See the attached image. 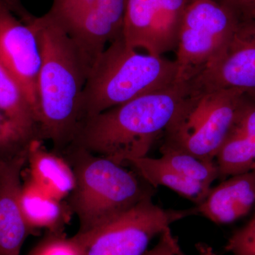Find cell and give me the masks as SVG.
<instances>
[{"label": "cell", "mask_w": 255, "mask_h": 255, "mask_svg": "<svg viewBox=\"0 0 255 255\" xmlns=\"http://www.w3.org/2000/svg\"><path fill=\"white\" fill-rule=\"evenodd\" d=\"M177 75L174 60L140 53L119 37L96 60L89 73L82 94L83 124L137 97L167 90L179 82Z\"/></svg>", "instance_id": "obj_4"}, {"label": "cell", "mask_w": 255, "mask_h": 255, "mask_svg": "<svg viewBox=\"0 0 255 255\" xmlns=\"http://www.w3.org/2000/svg\"><path fill=\"white\" fill-rule=\"evenodd\" d=\"M240 21L215 0H188L179 29L178 82H189L223 50Z\"/></svg>", "instance_id": "obj_7"}, {"label": "cell", "mask_w": 255, "mask_h": 255, "mask_svg": "<svg viewBox=\"0 0 255 255\" xmlns=\"http://www.w3.org/2000/svg\"><path fill=\"white\" fill-rule=\"evenodd\" d=\"M225 250L233 255H255V214L229 238Z\"/></svg>", "instance_id": "obj_21"}, {"label": "cell", "mask_w": 255, "mask_h": 255, "mask_svg": "<svg viewBox=\"0 0 255 255\" xmlns=\"http://www.w3.org/2000/svg\"><path fill=\"white\" fill-rule=\"evenodd\" d=\"M241 21H255V0H218Z\"/></svg>", "instance_id": "obj_24"}, {"label": "cell", "mask_w": 255, "mask_h": 255, "mask_svg": "<svg viewBox=\"0 0 255 255\" xmlns=\"http://www.w3.org/2000/svg\"><path fill=\"white\" fill-rule=\"evenodd\" d=\"M160 158L184 177L199 183L206 188L219 179V172L216 161H205L187 152L160 147Z\"/></svg>", "instance_id": "obj_19"}, {"label": "cell", "mask_w": 255, "mask_h": 255, "mask_svg": "<svg viewBox=\"0 0 255 255\" xmlns=\"http://www.w3.org/2000/svg\"><path fill=\"white\" fill-rule=\"evenodd\" d=\"M246 92L226 90L191 95L180 122L163 135L161 147L187 152L205 161H215L232 130Z\"/></svg>", "instance_id": "obj_6"}, {"label": "cell", "mask_w": 255, "mask_h": 255, "mask_svg": "<svg viewBox=\"0 0 255 255\" xmlns=\"http://www.w3.org/2000/svg\"><path fill=\"white\" fill-rule=\"evenodd\" d=\"M59 154L75 174L68 206L78 217V233L91 231L154 195L155 188L127 166L77 146Z\"/></svg>", "instance_id": "obj_3"}, {"label": "cell", "mask_w": 255, "mask_h": 255, "mask_svg": "<svg viewBox=\"0 0 255 255\" xmlns=\"http://www.w3.org/2000/svg\"><path fill=\"white\" fill-rule=\"evenodd\" d=\"M33 140L0 111V158L23 150Z\"/></svg>", "instance_id": "obj_20"}, {"label": "cell", "mask_w": 255, "mask_h": 255, "mask_svg": "<svg viewBox=\"0 0 255 255\" xmlns=\"http://www.w3.org/2000/svg\"><path fill=\"white\" fill-rule=\"evenodd\" d=\"M187 82L192 95L226 90L255 95V21L240 22L223 50Z\"/></svg>", "instance_id": "obj_10"}, {"label": "cell", "mask_w": 255, "mask_h": 255, "mask_svg": "<svg viewBox=\"0 0 255 255\" xmlns=\"http://www.w3.org/2000/svg\"><path fill=\"white\" fill-rule=\"evenodd\" d=\"M27 163L29 179L50 195L63 201L71 194L75 185L71 166L63 155L46 150L42 140L30 142Z\"/></svg>", "instance_id": "obj_15"}, {"label": "cell", "mask_w": 255, "mask_h": 255, "mask_svg": "<svg viewBox=\"0 0 255 255\" xmlns=\"http://www.w3.org/2000/svg\"><path fill=\"white\" fill-rule=\"evenodd\" d=\"M53 234L37 246L30 255H79L68 238H63L59 233Z\"/></svg>", "instance_id": "obj_23"}, {"label": "cell", "mask_w": 255, "mask_h": 255, "mask_svg": "<svg viewBox=\"0 0 255 255\" xmlns=\"http://www.w3.org/2000/svg\"><path fill=\"white\" fill-rule=\"evenodd\" d=\"M28 145L14 155L0 158V255H20L26 238L33 232L20 201Z\"/></svg>", "instance_id": "obj_12"}, {"label": "cell", "mask_w": 255, "mask_h": 255, "mask_svg": "<svg viewBox=\"0 0 255 255\" xmlns=\"http://www.w3.org/2000/svg\"><path fill=\"white\" fill-rule=\"evenodd\" d=\"M189 97L187 82L137 97L87 119L70 145L126 166L147 156L159 135L182 119Z\"/></svg>", "instance_id": "obj_2"}, {"label": "cell", "mask_w": 255, "mask_h": 255, "mask_svg": "<svg viewBox=\"0 0 255 255\" xmlns=\"http://www.w3.org/2000/svg\"><path fill=\"white\" fill-rule=\"evenodd\" d=\"M179 246L177 238L172 235L169 228L160 235L157 244L152 249L146 251L143 255H177Z\"/></svg>", "instance_id": "obj_25"}, {"label": "cell", "mask_w": 255, "mask_h": 255, "mask_svg": "<svg viewBox=\"0 0 255 255\" xmlns=\"http://www.w3.org/2000/svg\"><path fill=\"white\" fill-rule=\"evenodd\" d=\"M198 215L196 206L166 209L147 198L131 209L87 232L68 238L79 255H143L150 241L172 223Z\"/></svg>", "instance_id": "obj_5"}, {"label": "cell", "mask_w": 255, "mask_h": 255, "mask_svg": "<svg viewBox=\"0 0 255 255\" xmlns=\"http://www.w3.org/2000/svg\"><path fill=\"white\" fill-rule=\"evenodd\" d=\"M41 53L36 117L38 138L61 153L83 124L82 94L92 66L72 38L47 14L34 16Z\"/></svg>", "instance_id": "obj_1"}, {"label": "cell", "mask_w": 255, "mask_h": 255, "mask_svg": "<svg viewBox=\"0 0 255 255\" xmlns=\"http://www.w3.org/2000/svg\"><path fill=\"white\" fill-rule=\"evenodd\" d=\"M0 62L22 87L36 115L41 48L34 16L18 0H0Z\"/></svg>", "instance_id": "obj_8"}, {"label": "cell", "mask_w": 255, "mask_h": 255, "mask_svg": "<svg viewBox=\"0 0 255 255\" xmlns=\"http://www.w3.org/2000/svg\"><path fill=\"white\" fill-rule=\"evenodd\" d=\"M127 1L97 0L72 17L60 21L55 20L92 67L107 45L123 34Z\"/></svg>", "instance_id": "obj_11"}, {"label": "cell", "mask_w": 255, "mask_h": 255, "mask_svg": "<svg viewBox=\"0 0 255 255\" xmlns=\"http://www.w3.org/2000/svg\"><path fill=\"white\" fill-rule=\"evenodd\" d=\"M127 167L133 169L152 187H168L196 205L205 199L209 188L190 180L172 168L161 158L139 157L128 161Z\"/></svg>", "instance_id": "obj_16"}, {"label": "cell", "mask_w": 255, "mask_h": 255, "mask_svg": "<svg viewBox=\"0 0 255 255\" xmlns=\"http://www.w3.org/2000/svg\"><path fill=\"white\" fill-rule=\"evenodd\" d=\"M97 0H53L48 14L60 21L75 16L86 9Z\"/></svg>", "instance_id": "obj_22"}, {"label": "cell", "mask_w": 255, "mask_h": 255, "mask_svg": "<svg viewBox=\"0 0 255 255\" xmlns=\"http://www.w3.org/2000/svg\"><path fill=\"white\" fill-rule=\"evenodd\" d=\"M197 250L199 251V255H216L214 249L211 246L205 244H199L197 246ZM177 255H186L180 246L178 247L177 251Z\"/></svg>", "instance_id": "obj_26"}, {"label": "cell", "mask_w": 255, "mask_h": 255, "mask_svg": "<svg viewBox=\"0 0 255 255\" xmlns=\"http://www.w3.org/2000/svg\"><path fill=\"white\" fill-rule=\"evenodd\" d=\"M20 201L23 216L32 231L47 228L58 233L66 221L67 210L62 205V201L42 189L29 178L22 184Z\"/></svg>", "instance_id": "obj_17"}, {"label": "cell", "mask_w": 255, "mask_h": 255, "mask_svg": "<svg viewBox=\"0 0 255 255\" xmlns=\"http://www.w3.org/2000/svg\"><path fill=\"white\" fill-rule=\"evenodd\" d=\"M188 0H128L123 29L126 44L162 56L176 51Z\"/></svg>", "instance_id": "obj_9"}, {"label": "cell", "mask_w": 255, "mask_h": 255, "mask_svg": "<svg viewBox=\"0 0 255 255\" xmlns=\"http://www.w3.org/2000/svg\"><path fill=\"white\" fill-rule=\"evenodd\" d=\"M0 111L28 136L38 139V122L33 106L22 87L1 62Z\"/></svg>", "instance_id": "obj_18"}, {"label": "cell", "mask_w": 255, "mask_h": 255, "mask_svg": "<svg viewBox=\"0 0 255 255\" xmlns=\"http://www.w3.org/2000/svg\"><path fill=\"white\" fill-rule=\"evenodd\" d=\"M221 182L211 187L196 208L198 215L216 224H229L247 216L255 205V169Z\"/></svg>", "instance_id": "obj_13"}, {"label": "cell", "mask_w": 255, "mask_h": 255, "mask_svg": "<svg viewBox=\"0 0 255 255\" xmlns=\"http://www.w3.org/2000/svg\"><path fill=\"white\" fill-rule=\"evenodd\" d=\"M215 1H218V0H215Z\"/></svg>", "instance_id": "obj_27"}, {"label": "cell", "mask_w": 255, "mask_h": 255, "mask_svg": "<svg viewBox=\"0 0 255 255\" xmlns=\"http://www.w3.org/2000/svg\"><path fill=\"white\" fill-rule=\"evenodd\" d=\"M219 177L255 169V95L246 94L232 130L216 158Z\"/></svg>", "instance_id": "obj_14"}]
</instances>
